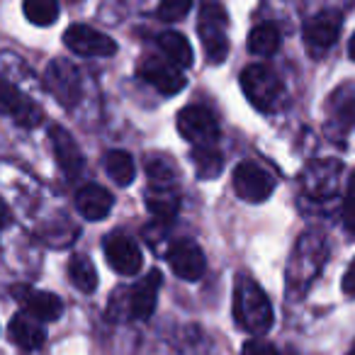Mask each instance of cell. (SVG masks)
<instances>
[{"mask_svg":"<svg viewBox=\"0 0 355 355\" xmlns=\"http://www.w3.org/2000/svg\"><path fill=\"white\" fill-rule=\"evenodd\" d=\"M234 319L246 334L263 336L272 326V306L268 295L256 280L241 275L234 285Z\"/></svg>","mask_w":355,"mask_h":355,"instance_id":"cell-1","label":"cell"},{"mask_svg":"<svg viewBox=\"0 0 355 355\" xmlns=\"http://www.w3.org/2000/svg\"><path fill=\"white\" fill-rule=\"evenodd\" d=\"M161 272L151 270L146 272V277L137 282L129 290H122L112 297L110 302L107 316L112 321H122V319H148L156 309V300H158V287H161Z\"/></svg>","mask_w":355,"mask_h":355,"instance_id":"cell-2","label":"cell"},{"mask_svg":"<svg viewBox=\"0 0 355 355\" xmlns=\"http://www.w3.org/2000/svg\"><path fill=\"white\" fill-rule=\"evenodd\" d=\"M227 27H229L227 10L219 3H214V0L205 3L202 10H200L198 32H200V40H202L205 54H207V59L212 64H222L229 54Z\"/></svg>","mask_w":355,"mask_h":355,"instance_id":"cell-3","label":"cell"},{"mask_svg":"<svg viewBox=\"0 0 355 355\" xmlns=\"http://www.w3.org/2000/svg\"><path fill=\"white\" fill-rule=\"evenodd\" d=\"M241 90L253 107L261 112H270L282 100V80L268 66L251 64L241 73Z\"/></svg>","mask_w":355,"mask_h":355,"instance_id":"cell-4","label":"cell"},{"mask_svg":"<svg viewBox=\"0 0 355 355\" xmlns=\"http://www.w3.org/2000/svg\"><path fill=\"white\" fill-rule=\"evenodd\" d=\"M178 132L195 146H214L219 139V124L207 107L190 105L178 114Z\"/></svg>","mask_w":355,"mask_h":355,"instance_id":"cell-5","label":"cell"},{"mask_svg":"<svg viewBox=\"0 0 355 355\" xmlns=\"http://www.w3.org/2000/svg\"><path fill=\"white\" fill-rule=\"evenodd\" d=\"M44 85L61 105H66V107H73L80 100V93H83L80 73L76 71V66L66 59L51 61L44 73Z\"/></svg>","mask_w":355,"mask_h":355,"instance_id":"cell-6","label":"cell"},{"mask_svg":"<svg viewBox=\"0 0 355 355\" xmlns=\"http://www.w3.org/2000/svg\"><path fill=\"white\" fill-rule=\"evenodd\" d=\"M234 190H236V195L243 202L256 205V202H266L270 198L272 190H275V183H272L270 173L263 171L258 163L243 161L234 171Z\"/></svg>","mask_w":355,"mask_h":355,"instance_id":"cell-7","label":"cell"},{"mask_svg":"<svg viewBox=\"0 0 355 355\" xmlns=\"http://www.w3.org/2000/svg\"><path fill=\"white\" fill-rule=\"evenodd\" d=\"M64 44L73 54L90 56V59H107L117 51V42L112 37L103 35L88 25H71L64 35Z\"/></svg>","mask_w":355,"mask_h":355,"instance_id":"cell-8","label":"cell"},{"mask_svg":"<svg viewBox=\"0 0 355 355\" xmlns=\"http://www.w3.org/2000/svg\"><path fill=\"white\" fill-rule=\"evenodd\" d=\"M340 30H343V17L338 12H319L304 22V44L311 54H324L338 42Z\"/></svg>","mask_w":355,"mask_h":355,"instance_id":"cell-9","label":"cell"},{"mask_svg":"<svg viewBox=\"0 0 355 355\" xmlns=\"http://www.w3.org/2000/svg\"><path fill=\"white\" fill-rule=\"evenodd\" d=\"M166 258H168L171 270L175 272L178 277H183V280H188V282L200 280V277L205 275V268H207L202 248H200L195 241H190V239H180V241L171 243Z\"/></svg>","mask_w":355,"mask_h":355,"instance_id":"cell-10","label":"cell"},{"mask_svg":"<svg viewBox=\"0 0 355 355\" xmlns=\"http://www.w3.org/2000/svg\"><path fill=\"white\" fill-rule=\"evenodd\" d=\"M0 114H10L20 127H40L44 112L37 103H32L30 98L20 93L15 85H10L8 80H0Z\"/></svg>","mask_w":355,"mask_h":355,"instance_id":"cell-11","label":"cell"},{"mask_svg":"<svg viewBox=\"0 0 355 355\" xmlns=\"http://www.w3.org/2000/svg\"><path fill=\"white\" fill-rule=\"evenodd\" d=\"M105 258L119 275H137L144 266V256L137 241L129 239L127 234H110L105 239Z\"/></svg>","mask_w":355,"mask_h":355,"instance_id":"cell-12","label":"cell"},{"mask_svg":"<svg viewBox=\"0 0 355 355\" xmlns=\"http://www.w3.org/2000/svg\"><path fill=\"white\" fill-rule=\"evenodd\" d=\"M139 73H141V78L146 83H151L153 88L166 95H175L178 90L185 88V76L180 73V69L173 66L171 61L158 59V56H151V59L144 61Z\"/></svg>","mask_w":355,"mask_h":355,"instance_id":"cell-13","label":"cell"},{"mask_svg":"<svg viewBox=\"0 0 355 355\" xmlns=\"http://www.w3.org/2000/svg\"><path fill=\"white\" fill-rule=\"evenodd\" d=\"M15 295L20 304H25L27 314L37 321H56L64 311V302L51 292H35L30 287H15Z\"/></svg>","mask_w":355,"mask_h":355,"instance_id":"cell-14","label":"cell"},{"mask_svg":"<svg viewBox=\"0 0 355 355\" xmlns=\"http://www.w3.org/2000/svg\"><path fill=\"white\" fill-rule=\"evenodd\" d=\"M49 137H51V146H54V153H56V161H59V166L64 168V173L69 178H76L85 166L83 153H80V146L76 144V139L71 137L64 127H51Z\"/></svg>","mask_w":355,"mask_h":355,"instance_id":"cell-15","label":"cell"},{"mask_svg":"<svg viewBox=\"0 0 355 355\" xmlns=\"http://www.w3.org/2000/svg\"><path fill=\"white\" fill-rule=\"evenodd\" d=\"M114 200H112V193L103 188V185H95V183H88L78 190L76 195V207L78 212L83 214L88 222H100L110 214L112 209Z\"/></svg>","mask_w":355,"mask_h":355,"instance_id":"cell-16","label":"cell"},{"mask_svg":"<svg viewBox=\"0 0 355 355\" xmlns=\"http://www.w3.org/2000/svg\"><path fill=\"white\" fill-rule=\"evenodd\" d=\"M8 336L10 340L22 350H37L44 345L46 340V331L42 326V321L32 319L30 314H17L12 316L10 326H8Z\"/></svg>","mask_w":355,"mask_h":355,"instance_id":"cell-17","label":"cell"},{"mask_svg":"<svg viewBox=\"0 0 355 355\" xmlns=\"http://www.w3.org/2000/svg\"><path fill=\"white\" fill-rule=\"evenodd\" d=\"M158 46L166 54V59L178 69H188L193 66V46H190L188 37L180 32H163L158 37Z\"/></svg>","mask_w":355,"mask_h":355,"instance_id":"cell-18","label":"cell"},{"mask_svg":"<svg viewBox=\"0 0 355 355\" xmlns=\"http://www.w3.org/2000/svg\"><path fill=\"white\" fill-rule=\"evenodd\" d=\"M105 171H107L110 180L119 188H127L132 185L134 175H137V166H134V158L127 151H107L105 156Z\"/></svg>","mask_w":355,"mask_h":355,"instance_id":"cell-19","label":"cell"},{"mask_svg":"<svg viewBox=\"0 0 355 355\" xmlns=\"http://www.w3.org/2000/svg\"><path fill=\"white\" fill-rule=\"evenodd\" d=\"M69 280L73 282L76 290L85 292V295H90V292H95V287H98V270H95L93 261H90L88 256H73L69 261Z\"/></svg>","mask_w":355,"mask_h":355,"instance_id":"cell-20","label":"cell"},{"mask_svg":"<svg viewBox=\"0 0 355 355\" xmlns=\"http://www.w3.org/2000/svg\"><path fill=\"white\" fill-rule=\"evenodd\" d=\"M248 51L256 56H270L280 49V30L270 22L266 25H258L256 30H251L248 35V42H246Z\"/></svg>","mask_w":355,"mask_h":355,"instance_id":"cell-21","label":"cell"},{"mask_svg":"<svg viewBox=\"0 0 355 355\" xmlns=\"http://www.w3.org/2000/svg\"><path fill=\"white\" fill-rule=\"evenodd\" d=\"M22 8H25V15L32 25H54L56 17H59V3L56 0H25Z\"/></svg>","mask_w":355,"mask_h":355,"instance_id":"cell-22","label":"cell"},{"mask_svg":"<svg viewBox=\"0 0 355 355\" xmlns=\"http://www.w3.org/2000/svg\"><path fill=\"white\" fill-rule=\"evenodd\" d=\"M193 161H195V166H198V171L202 178H217L219 173H222V166H224L222 153H219L214 146H195Z\"/></svg>","mask_w":355,"mask_h":355,"instance_id":"cell-23","label":"cell"},{"mask_svg":"<svg viewBox=\"0 0 355 355\" xmlns=\"http://www.w3.org/2000/svg\"><path fill=\"white\" fill-rule=\"evenodd\" d=\"M146 173H148V183L153 190H168L175 188V171L166 158H151L146 163Z\"/></svg>","mask_w":355,"mask_h":355,"instance_id":"cell-24","label":"cell"},{"mask_svg":"<svg viewBox=\"0 0 355 355\" xmlns=\"http://www.w3.org/2000/svg\"><path fill=\"white\" fill-rule=\"evenodd\" d=\"M190 8H193V0H161V6H158V17L166 22L183 20V17L190 12Z\"/></svg>","mask_w":355,"mask_h":355,"instance_id":"cell-25","label":"cell"},{"mask_svg":"<svg viewBox=\"0 0 355 355\" xmlns=\"http://www.w3.org/2000/svg\"><path fill=\"white\" fill-rule=\"evenodd\" d=\"M343 224L350 234L355 236V173L348 180V190H345V200H343Z\"/></svg>","mask_w":355,"mask_h":355,"instance_id":"cell-26","label":"cell"},{"mask_svg":"<svg viewBox=\"0 0 355 355\" xmlns=\"http://www.w3.org/2000/svg\"><path fill=\"white\" fill-rule=\"evenodd\" d=\"M243 355H280L277 353V348L272 343H268V340H261V338H251L243 343Z\"/></svg>","mask_w":355,"mask_h":355,"instance_id":"cell-27","label":"cell"},{"mask_svg":"<svg viewBox=\"0 0 355 355\" xmlns=\"http://www.w3.org/2000/svg\"><path fill=\"white\" fill-rule=\"evenodd\" d=\"M343 292H345V295H350V297H355V261L350 263V268L345 270V275H343Z\"/></svg>","mask_w":355,"mask_h":355,"instance_id":"cell-28","label":"cell"},{"mask_svg":"<svg viewBox=\"0 0 355 355\" xmlns=\"http://www.w3.org/2000/svg\"><path fill=\"white\" fill-rule=\"evenodd\" d=\"M10 224V209H8V205L0 200V229L8 227Z\"/></svg>","mask_w":355,"mask_h":355,"instance_id":"cell-29","label":"cell"},{"mask_svg":"<svg viewBox=\"0 0 355 355\" xmlns=\"http://www.w3.org/2000/svg\"><path fill=\"white\" fill-rule=\"evenodd\" d=\"M348 54H350V59L355 61V35L350 37V42H348Z\"/></svg>","mask_w":355,"mask_h":355,"instance_id":"cell-30","label":"cell"},{"mask_svg":"<svg viewBox=\"0 0 355 355\" xmlns=\"http://www.w3.org/2000/svg\"><path fill=\"white\" fill-rule=\"evenodd\" d=\"M348 355H355V343H353V348L348 350Z\"/></svg>","mask_w":355,"mask_h":355,"instance_id":"cell-31","label":"cell"}]
</instances>
